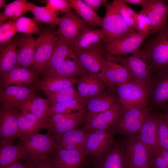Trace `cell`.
I'll use <instances>...</instances> for the list:
<instances>
[{
	"mask_svg": "<svg viewBox=\"0 0 168 168\" xmlns=\"http://www.w3.org/2000/svg\"><path fill=\"white\" fill-rule=\"evenodd\" d=\"M36 21L54 26L58 25L60 18L55 13L50 11L45 6H39L35 5L30 11Z\"/></svg>",
	"mask_w": 168,
	"mask_h": 168,
	"instance_id": "cell-38",
	"label": "cell"
},
{
	"mask_svg": "<svg viewBox=\"0 0 168 168\" xmlns=\"http://www.w3.org/2000/svg\"><path fill=\"white\" fill-rule=\"evenodd\" d=\"M17 107L7 108L0 106V143L11 142L19 134L17 117L19 113Z\"/></svg>",
	"mask_w": 168,
	"mask_h": 168,
	"instance_id": "cell-15",
	"label": "cell"
},
{
	"mask_svg": "<svg viewBox=\"0 0 168 168\" xmlns=\"http://www.w3.org/2000/svg\"><path fill=\"white\" fill-rule=\"evenodd\" d=\"M102 30L89 29L85 32L73 44L74 51H79L89 49L103 40Z\"/></svg>",
	"mask_w": 168,
	"mask_h": 168,
	"instance_id": "cell-35",
	"label": "cell"
},
{
	"mask_svg": "<svg viewBox=\"0 0 168 168\" xmlns=\"http://www.w3.org/2000/svg\"><path fill=\"white\" fill-rule=\"evenodd\" d=\"M150 168H168V163L160 155L155 156L150 163Z\"/></svg>",
	"mask_w": 168,
	"mask_h": 168,
	"instance_id": "cell-50",
	"label": "cell"
},
{
	"mask_svg": "<svg viewBox=\"0 0 168 168\" xmlns=\"http://www.w3.org/2000/svg\"><path fill=\"white\" fill-rule=\"evenodd\" d=\"M115 90L118 96L119 103L126 110L146 105L151 94L149 85L136 82L118 85Z\"/></svg>",
	"mask_w": 168,
	"mask_h": 168,
	"instance_id": "cell-4",
	"label": "cell"
},
{
	"mask_svg": "<svg viewBox=\"0 0 168 168\" xmlns=\"http://www.w3.org/2000/svg\"><path fill=\"white\" fill-rule=\"evenodd\" d=\"M103 63L104 71L99 76L110 90L115 91L116 86L133 82L123 58L108 53L104 55Z\"/></svg>",
	"mask_w": 168,
	"mask_h": 168,
	"instance_id": "cell-2",
	"label": "cell"
},
{
	"mask_svg": "<svg viewBox=\"0 0 168 168\" xmlns=\"http://www.w3.org/2000/svg\"><path fill=\"white\" fill-rule=\"evenodd\" d=\"M148 40L144 48L152 68L161 72L168 69V23L166 26Z\"/></svg>",
	"mask_w": 168,
	"mask_h": 168,
	"instance_id": "cell-5",
	"label": "cell"
},
{
	"mask_svg": "<svg viewBox=\"0 0 168 168\" xmlns=\"http://www.w3.org/2000/svg\"><path fill=\"white\" fill-rule=\"evenodd\" d=\"M46 6L57 15L64 14L72 9L69 0H46Z\"/></svg>",
	"mask_w": 168,
	"mask_h": 168,
	"instance_id": "cell-43",
	"label": "cell"
},
{
	"mask_svg": "<svg viewBox=\"0 0 168 168\" xmlns=\"http://www.w3.org/2000/svg\"><path fill=\"white\" fill-rule=\"evenodd\" d=\"M86 157L80 150L65 149L57 146L52 156L56 168H84Z\"/></svg>",
	"mask_w": 168,
	"mask_h": 168,
	"instance_id": "cell-18",
	"label": "cell"
},
{
	"mask_svg": "<svg viewBox=\"0 0 168 168\" xmlns=\"http://www.w3.org/2000/svg\"><path fill=\"white\" fill-rule=\"evenodd\" d=\"M22 158L26 161L42 160L51 156L56 147L53 135L37 133L20 138Z\"/></svg>",
	"mask_w": 168,
	"mask_h": 168,
	"instance_id": "cell-1",
	"label": "cell"
},
{
	"mask_svg": "<svg viewBox=\"0 0 168 168\" xmlns=\"http://www.w3.org/2000/svg\"><path fill=\"white\" fill-rule=\"evenodd\" d=\"M137 31L143 33H150L152 30V26L147 15L141 13L136 18Z\"/></svg>",
	"mask_w": 168,
	"mask_h": 168,
	"instance_id": "cell-45",
	"label": "cell"
},
{
	"mask_svg": "<svg viewBox=\"0 0 168 168\" xmlns=\"http://www.w3.org/2000/svg\"><path fill=\"white\" fill-rule=\"evenodd\" d=\"M138 168H150L149 167V166H146V167H140Z\"/></svg>",
	"mask_w": 168,
	"mask_h": 168,
	"instance_id": "cell-58",
	"label": "cell"
},
{
	"mask_svg": "<svg viewBox=\"0 0 168 168\" xmlns=\"http://www.w3.org/2000/svg\"><path fill=\"white\" fill-rule=\"evenodd\" d=\"M126 110L119 103L99 113L85 115L86 124L82 129L88 132L112 128Z\"/></svg>",
	"mask_w": 168,
	"mask_h": 168,
	"instance_id": "cell-11",
	"label": "cell"
},
{
	"mask_svg": "<svg viewBox=\"0 0 168 168\" xmlns=\"http://www.w3.org/2000/svg\"><path fill=\"white\" fill-rule=\"evenodd\" d=\"M159 155L165 159L168 163V151H161Z\"/></svg>",
	"mask_w": 168,
	"mask_h": 168,
	"instance_id": "cell-55",
	"label": "cell"
},
{
	"mask_svg": "<svg viewBox=\"0 0 168 168\" xmlns=\"http://www.w3.org/2000/svg\"><path fill=\"white\" fill-rule=\"evenodd\" d=\"M146 105L125 110L112 128L114 133L130 136L138 132L148 116Z\"/></svg>",
	"mask_w": 168,
	"mask_h": 168,
	"instance_id": "cell-7",
	"label": "cell"
},
{
	"mask_svg": "<svg viewBox=\"0 0 168 168\" xmlns=\"http://www.w3.org/2000/svg\"><path fill=\"white\" fill-rule=\"evenodd\" d=\"M72 8L91 26L102 27L103 18L98 16L82 0H69Z\"/></svg>",
	"mask_w": 168,
	"mask_h": 168,
	"instance_id": "cell-33",
	"label": "cell"
},
{
	"mask_svg": "<svg viewBox=\"0 0 168 168\" xmlns=\"http://www.w3.org/2000/svg\"><path fill=\"white\" fill-rule=\"evenodd\" d=\"M161 72L152 93L153 99L158 105L162 104L168 101V69Z\"/></svg>",
	"mask_w": 168,
	"mask_h": 168,
	"instance_id": "cell-37",
	"label": "cell"
},
{
	"mask_svg": "<svg viewBox=\"0 0 168 168\" xmlns=\"http://www.w3.org/2000/svg\"><path fill=\"white\" fill-rule=\"evenodd\" d=\"M88 100L79 98L52 105L49 109V116L55 114L70 113L75 110H85Z\"/></svg>",
	"mask_w": 168,
	"mask_h": 168,
	"instance_id": "cell-36",
	"label": "cell"
},
{
	"mask_svg": "<svg viewBox=\"0 0 168 168\" xmlns=\"http://www.w3.org/2000/svg\"><path fill=\"white\" fill-rule=\"evenodd\" d=\"M25 163L26 168H56L53 163L52 156L44 160L26 161Z\"/></svg>",
	"mask_w": 168,
	"mask_h": 168,
	"instance_id": "cell-47",
	"label": "cell"
},
{
	"mask_svg": "<svg viewBox=\"0 0 168 168\" xmlns=\"http://www.w3.org/2000/svg\"><path fill=\"white\" fill-rule=\"evenodd\" d=\"M150 33H143L134 30L105 45L108 53L117 56L138 51L140 46Z\"/></svg>",
	"mask_w": 168,
	"mask_h": 168,
	"instance_id": "cell-13",
	"label": "cell"
},
{
	"mask_svg": "<svg viewBox=\"0 0 168 168\" xmlns=\"http://www.w3.org/2000/svg\"><path fill=\"white\" fill-rule=\"evenodd\" d=\"M73 51V44L58 36L52 55L45 65L44 77L49 75Z\"/></svg>",
	"mask_w": 168,
	"mask_h": 168,
	"instance_id": "cell-23",
	"label": "cell"
},
{
	"mask_svg": "<svg viewBox=\"0 0 168 168\" xmlns=\"http://www.w3.org/2000/svg\"><path fill=\"white\" fill-rule=\"evenodd\" d=\"M3 168H26L25 163H22L18 160Z\"/></svg>",
	"mask_w": 168,
	"mask_h": 168,
	"instance_id": "cell-53",
	"label": "cell"
},
{
	"mask_svg": "<svg viewBox=\"0 0 168 168\" xmlns=\"http://www.w3.org/2000/svg\"><path fill=\"white\" fill-rule=\"evenodd\" d=\"M112 129L89 132L86 140L84 153L92 159L101 158L109 152L115 144Z\"/></svg>",
	"mask_w": 168,
	"mask_h": 168,
	"instance_id": "cell-9",
	"label": "cell"
},
{
	"mask_svg": "<svg viewBox=\"0 0 168 168\" xmlns=\"http://www.w3.org/2000/svg\"><path fill=\"white\" fill-rule=\"evenodd\" d=\"M91 168H129L125 155L124 142L115 144L100 158L92 159Z\"/></svg>",
	"mask_w": 168,
	"mask_h": 168,
	"instance_id": "cell-19",
	"label": "cell"
},
{
	"mask_svg": "<svg viewBox=\"0 0 168 168\" xmlns=\"http://www.w3.org/2000/svg\"><path fill=\"white\" fill-rule=\"evenodd\" d=\"M86 110L74 112L70 117L63 121L49 127L47 133L55 138L69 130L75 129L85 119Z\"/></svg>",
	"mask_w": 168,
	"mask_h": 168,
	"instance_id": "cell-32",
	"label": "cell"
},
{
	"mask_svg": "<svg viewBox=\"0 0 168 168\" xmlns=\"http://www.w3.org/2000/svg\"><path fill=\"white\" fill-rule=\"evenodd\" d=\"M160 116L149 115L138 134L141 141L155 156L159 154L158 129Z\"/></svg>",
	"mask_w": 168,
	"mask_h": 168,
	"instance_id": "cell-22",
	"label": "cell"
},
{
	"mask_svg": "<svg viewBox=\"0 0 168 168\" xmlns=\"http://www.w3.org/2000/svg\"><path fill=\"white\" fill-rule=\"evenodd\" d=\"M90 80L89 86L88 100L105 92L107 86L105 82L97 74H90Z\"/></svg>",
	"mask_w": 168,
	"mask_h": 168,
	"instance_id": "cell-42",
	"label": "cell"
},
{
	"mask_svg": "<svg viewBox=\"0 0 168 168\" xmlns=\"http://www.w3.org/2000/svg\"><path fill=\"white\" fill-rule=\"evenodd\" d=\"M139 13L147 14L151 23V34L157 33L164 28L168 22V5L162 0H146Z\"/></svg>",
	"mask_w": 168,
	"mask_h": 168,
	"instance_id": "cell-14",
	"label": "cell"
},
{
	"mask_svg": "<svg viewBox=\"0 0 168 168\" xmlns=\"http://www.w3.org/2000/svg\"><path fill=\"white\" fill-rule=\"evenodd\" d=\"M118 103V98L105 92L88 100L86 114H91L106 111Z\"/></svg>",
	"mask_w": 168,
	"mask_h": 168,
	"instance_id": "cell-30",
	"label": "cell"
},
{
	"mask_svg": "<svg viewBox=\"0 0 168 168\" xmlns=\"http://www.w3.org/2000/svg\"><path fill=\"white\" fill-rule=\"evenodd\" d=\"M38 74L32 68L16 67L0 77V86L30 87L36 82Z\"/></svg>",
	"mask_w": 168,
	"mask_h": 168,
	"instance_id": "cell-21",
	"label": "cell"
},
{
	"mask_svg": "<svg viewBox=\"0 0 168 168\" xmlns=\"http://www.w3.org/2000/svg\"><path fill=\"white\" fill-rule=\"evenodd\" d=\"M74 112L60 113L53 114L50 116V119L48 123L49 127L59 123L72 115Z\"/></svg>",
	"mask_w": 168,
	"mask_h": 168,
	"instance_id": "cell-48",
	"label": "cell"
},
{
	"mask_svg": "<svg viewBox=\"0 0 168 168\" xmlns=\"http://www.w3.org/2000/svg\"><path fill=\"white\" fill-rule=\"evenodd\" d=\"M38 37L24 35L17 37V64L16 67L32 68L34 62Z\"/></svg>",
	"mask_w": 168,
	"mask_h": 168,
	"instance_id": "cell-20",
	"label": "cell"
},
{
	"mask_svg": "<svg viewBox=\"0 0 168 168\" xmlns=\"http://www.w3.org/2000/svg\"><path fill=\"white\" fill-rule=\"evenodd\" d=\"M72 60L66 59L58 67L48 76L68 78H82L89 74L71 54Z\"/></svg>",
	"mask_w": 168,
	"mask_h": 168,
	"instance_id": "cell-29",
	"label": "cell"
},
{
	"mask_svg": "<svg viewBox=\"0 0 168 168\" xmlns=\"http://www.w3.org/2000/svg\"><path fill=\"white\" fill-rule=\"evenodd\" d=\"M1 47L0 75L1 77L17 67V37L12 39L7 44Z\"/></svg>",
	"mask_w": 168,
	"mask_h": 168,
	"instance_id": "cell-28",
	"label": "cell"
},
{
	"mask_svg": "<svg viewBox=\"0 0 168 168\" xmlns=\"http://www.w3.org/2000/svg\"><path fill=\"white\" fill-rule=\"evenodd\" d=\"M79 79L44 76L37 82V87L42 90L47 96L64 89L74 86Z\"/></svg>",
	"mask_w": 168,
	"mask_h": 168,
	"instance_id": "cell-26",
	"label": "cell"
},
{
	"mask_svg": "<svg viewBox=\"0 0 168 168\" xmlns=\"http://www.w3.org/2000/svg\"><path fill=\"white\" fill-rule=\"evenodd\" d=\"M60 18L58 35L73 44L91 26L72 9Z\"/></svg>",
	"mask_w": 168,
	"mask_h": 168,
	"instance_id": "cell-8",
	"label": "cell"
},
{
	"mask_svg": "<svg viewBox=\"0 0 168 168\" xmlns=\"http://www.w3.org/2000/svg\"><path fill=\"white\" fill-rule=\"evenodd\" d=\"M16 28H15L0 33V44L1 46L5 45L9 43L12 39L15 34L17 32Z\"/></svg>",
	"mask_w": 168,
	"mask_h": 168,
	"instance_id": "cell-49",
	"label": "cell"
},
{
	"mask_svg": "<svg viewBox=\"0 0 168 168\" xmlns=\"http://www.w3.org/2000/svg\"><path fill=\"white\" fill-rule=\"evenodd\" d=\"M124 142L125 157L129 168L149 166L156 156L141 141L138 134L129 136Z\"/></svg>",
	"mask_w": 168,
	"mask_h": 168,
	"instance_id": "cell-6",
	"label": "cell"
},
{
	"mask_svg": "<svg viewBox=\"0 0 168 168\" xmlns=\"http://www.w3.org/2000/svg\"><path fill=\"white\" fill-rule=\"evenodd\" d=\"M20 110L17 117L20 138L32 133H39L42 129H48V124L43 123L26 110Z\"/></svg>",
	"mask_w": 168,
	"mask_h": 168,
	"instance_id": "cell-25",
	"label": "cell"
},
{
	"mask_svg": "<svg viewBox=\"0 0 168 168\" xmlns=\"http://www.w3.org/2000/svg\"><path fill=\"white\" fill-rule=\"evenodd\" d=\"M20 144L12 142L0 143V168H3L22 158Z\"/></svg>",
	"mask_w": 168,
	"mask_h": 168,
	"instance_id": "cell-34",
	"label": "cell"
},
{
	"mask_svg": "<svg viewBox=\"0 0 168 168\" xmlns=\"http://www.w3.org/2000/svg\"><path fill=\"white\" fill-rule=\"evenodd\" d=\"M165 109L166 112L163 116L168 123V107H166Z\"/></svg>",
	"mask_w": 168,
	"mask_h": 168,
	"instance_id": "cell-57",
	"label": "cell"
},
{
	"mask_svg": "<svg viewBox=\"0 0 168 168\" xmlns=\"http://www.w3.org/2000/svg\"><path fill=\"white\" fill-rule=\"evenodd\" d=\"M35 4L26 0H16L7 5L0 13V22L7 19L15 21L23 14L30 11Z\"/></svg>",
	"mask_w": 168,
	"mask_h": 168,
	"instance_id": "cell-31",
	"label": "cell"
},
{
	"mask_svg": "<svg viewBox=\"0 0 168 168\" xmlns=\"http://www.w3.org/2000/svg\"><path fill=\"white\" fill-rule=\"evenodd\" d=\"M127 5H142L146 0H121Z\"/></svg>",
	"mask_w": 168,
	"mask_h": 168,
	"instance_id": "cell-54",
	"label": "cell"
},
{
	"mask_svg": "<svg viewBox=\"0 0 168 168\" xmlns=\"http://www.w3.org/2000/svg\"><path fill=\"white\" fill-rule=\"evenodd\" d=\"M15 22L17 32L27 35L40 34V31L34 18L21 16Z\"/></svg>",
	"mask_w": 168,
	"mask_h": 168,
	"instance_id": "cell-39",
	"label": "cell"
},
{
	"mask_svg": "<svg viewBox=\"0 0 168 168\" xmlns=\"http://www.w3.org/2000/svg\"><path fill=\"white\" fill-rule=\"evenodd\" d=\"M36 50L33 69L38 75L43 74L45 65L53 53L58 36L49 28L40 31Z\"/></svg>",
	"mask_w": 168,
	"mask_h": 168,
	"instance_id": "cell-10",
	"label": "cell"
},
{
	"mask_svg": "<svg viewBox=\"0 0 168 168\" xmlns=\"http://www.w3.org/2000/svg\"><path fill=\"white\" fill-rule=\"evenodd\" d=\"M6 0H0V8L2 7L5 8L7 4H6Z\"/></svg>",
	"mask_w": 168,
	"mask_h": 168,
	"instance_id": "cell-56",
	"label": "cell"
},
{
	"mask_svg": "<svg viewBox=\"0 0 168 168\" xmlns=\"http://www.w3.org/2000/svg\"><path fill=\"white\" fill-rule=\"evenodd\" d=\"M49 105L47 99H43L36 94L20 105L17 108L26 110L41 122L48 124L50 119Z\"/></svg>",
	"mask_w": 168,
	"mask_h": 168,
	"instance_id": "cell-27",
	"label": "cell"
},
{
	"mask_svg": "<svg viewBox=\"0 0 168 168\" xmlns=\"http://www.w3.org/2000/svg\"><path fill=\"white\" fill-rule=\"evenodd\" d=\"M104 7L105 13L103 18L101 30L103 35L102 41L105 45L135 30L128 26L113 1L108 2Z\"/></svg>",
	"mask_w": 168,
	"mask_h": 168,
	"instance_id": "cell-3",
	"label": "cell"
},
{
	"mask_svg": "<svg viewBox=\"0 0 168 168\" xmlns=\"http://www.w3.org/2000/svg\"><path fill=\"white\" fill-rule=\"evenodd\" d=\"M118 11L125 21L127 25L130 29L137 31V26L133 18L131 17L126 9V4L121 0L113 1Z\"/></svg>",
	"mask_w": 168,
	"mask_h": 168,
	"instance_id": "cell-44",
	"label": "cell"
},
{
	"mask_svg": "<svg viewBox=\"0 0 168 168\" xmlns=\"http://www.w3.org/2000/svg\"><path fill=\"white\" fill-rule=\"evenodd\" d=\"M89 133L82 129L68 131L55 138L56 146L65 149L78 150L84 153Z\"/></svg>",
	"mask_w": 168,
	"mask_h": 168,
	"instance_id": "cell-24",
	"label": "cell"
},
{
	"mask_svg": "<svg viewBox=\"0 0 168 168\" xmlns=\"http://www.w3.org/2000/svg\"><path fill=\"white\" fill-rule=\"evenodd\" d=\"M83 1L96 13L101 6H104L108 2L106 0H83Z\"/></svg>",
	"mask_w": 168,
	"mask_h": 168,
	"instance_id": "cell-51",
	"label": "cell"
},
{
	"mask_svg": "<svg viewBox=\"0 0 168 168\" xmlns=\"http://www.w3.org/2000/svg\"><path fill=\"white\" fill-rule=\"evenodd\" d=\"M71 54L89 74L103 72L104 52L98 44L86 50L73 51Z\"/></svg>",
	"mask_w": 168,
	"mask_h": 168,
	"instance_id": "cell-17",
	"label": "cell"
},
{
	"mask_svg": "<svg viewBox=\"0 0 168 168\" xmlns=\"http://www.w3.org/2000/svg\"><path fill=\"white\" fill-rule=\"evenodd\" d=\"M90 80V74L79 79L77 84L78 91L81 97L88 100L89 86Z\"/></svg>",
	"mask_w": 168,
	"mask_h": 168,
	"instance_id": "cell-46",
	"label": "cell"
},
{
	"mask_svg": "<svg viewBox=\"0 0 168 168\" xmlns=\"http://www.w3.org/2000/svg\"><path fill=\"white\" fill-rule=\"evenodd\" d=\"M16 28L15 21L9 20L0 22V33Z\"/></svg>",
	"mask_w": 168,
	"mask_h": 168,
	"instance_id": "cell-52",
	"label": "cell"
},
{
	"mask_svg": "<svg viewBox=\"0 0 168 168\" xmlns=\"http://www.w3.org/2000/svg\"><path fill=\"white\" fill-rule=\"evenodd\" d=\"M47 97L50 106L64 101L82 98L74 86L64 89Z\"/></svg>",
	"mask_w": 168,
	"mask_h": 168,
	"instance_id": "cell-40",
	"label": "cell"
},
{
	"mask_svg": "<svg viewBox=\"0 0 168 168\" xmlns=\"http://www.w3.org/2000/svg\"><path fill=\"white\" fill-rule=\"evenodd\" d=\"M35 89V88L32 86H0V101L1 105L7 108H17L36 94Z\"/></svg>",
	"mask_w": 168,
	"mask_h": 168,
	"instance_id": "cell-16",
	"label": "cell"
},
{
	"mask_svg": "<svg viewBox=\"0 0 168 168\" xmlns=\"http://www.w3.org/2000/svg\"><path fill=\"white\" fill-rule=\"evenodd\" d=\"M157 145L159 154L161 151H168V123L163 115L160 116Z\"/></svg>",
	"mask_w": 168,
	"mask_h": 168,
	"instance_id": "cell-41",
	"label": "cell"
},
{
	"mask_svg": "<svg viewBox=\"0 0 168 168\" xmlns=\"http://www.w3.org/2000/svg\"><path fill=\"white\" fill-rule=\"evenodd\" d=\"M123 58L133 82L150 84L152 68L149 55L145 50L139 49L130 56Z\"/></svg>",
	"mask_w": 168,
	"mask_h": 168,
	"instance_id": "cell-12",
	"label": "cell"
}]
</instances>
